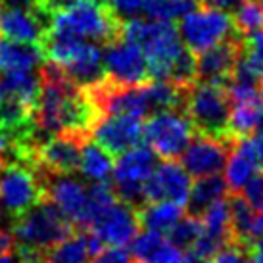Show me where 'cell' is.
<instances>
[{
    "label": "cell",
    "instance_id": "cell-1",
    "mask_svg": "<svg viewBox=\"0 0 263 263\" xmlns=\"http://www.w3.org/2000/svg\"><path fill=\"white\" fill-rule=\"evenodd\" d=\"M10 231L22 263H41L44 252L69 236L75 227L48 198H43L25 213L14 217Z\"/></svg>",
    "mask_w": 263,
    "mask_h": 263
},
{
    "label": "cell",
    "instance_id": "cell-2",
    "mask_svg": "<svg viewBox=\"0 0 263 263\" xmlns=\"http://www.w3.org/2000/svg\"><path fill=\"white\" fill-rule=\"evenodd\" d=\"M121 37L131 41L144 52L148 62V75L154 81H167L173 62L183 50V41L173 22L129 17L123 22Z\"/></svg>",
    "mask_w": 263,
    "mask_h": 263
},
{
    "label": "cell",
    "instance_id": "cell-3",
    "mask_svg": "<svg viewBox=\"0 0 263 263\" xmlns=\"http://www.w3.org/2000/svg\"><path fill=\"white\" fill-rule=\"evenodd\" d=\"M123 22L104 0H81L69 10L52 14L48 33L106 46L121 39Z\"/></svg>",
    "mask_w": 263,
    "mask_h": 263
},
{
    "label": "cell",
    "instance_id": "cell-4",
    "mask_svg": "<svg viewBox=\"0 0 263 263\" xmlns=\"http://www.w3.org/2000/svg\"><path fill=\"white\" fill-rule=\"evenodd\" d=\"M183 110L190 117L196 133L210 137H229L231 119V98L225 85L194 83L184 92Z\"/></svg>",
    "mask_w": 263,
    "mask_h": 263
},
{
    "label": "cell",
    "instance_id": "cell-5",
    "mask_svg": "<svg viewBox=\"0 0 263 263\" xmlns=\"http://www.w3.org/2000/svg\"><path fill=\"white\" fill-rule=\"evenodd\" d=\"M194 133L196 129L183 108L156 111L142 125V139L161 160H179Z\"/></svg>",
    "mask_w": 263,
    "mask_h": 263
},
{
    "label": "cell",
    "instance_id": "cell-6",
    "mask_svg": "<svg viewBox=\"0 0 263 263\" xmlns=\"http://www.w3.org/2000/svg\"><path fill=\"white\" fill-rule=\"evenodd\" d=\"M43 198V177L37 165L20 161L0 165V205L10 219L25 213Z\"/></svg>",
    "mask_w": 263,
    "mask_h": 263
},
{
    "label": "cell",
    "instance_id": "cell-7",
    "mask_svg": "<svg viewBox=\"0 0 263 263\" xmlns=\"http://www.w3.org/2000/svg\"><path fill=\"white\" fill-rule=\"evenodd\" d=\"M156 163H158V156L148 144L146 146L137 144L119 154V160L114 163V171H111V179H114L111 186L116 190L117 198L140 210L146 204L144 183L154 173Z\"/></svg>",
    "mask_w": 263,
    "mask_h": 263
},
{
    "label": "cell",
    "instance_id": "cell-8",
    "mask_svg": "<svg viewBox=\"0 0 263 263\" xmlns=\"http://www.w3.org/2000/svg\"><path fill=\"white\" fill-rule=\"evenodd\" d=\"M177 31L183 44L192 54H200L236 35L233 15L223 10L205 6H198L196 10L183 15Z\"/></svg>",
    "mask_w": 263,
    "mask_h": 263
},
{
    "label": "cell",
    "instance_id": "cell-9",
    "mask_svg": "<svg viewBox=\"0 0 263 263\" xmlns=\"http://www.w3.org/2000/svg\"><path fill=\"white\" fill-rule=\"evenodd\" d=\"M236 135L229 137H210L204 133H194L189 146L181 154L183 167L189 171L190 177H205L219 173L225 167L227 158L233 144L236 142Z\"/></svg>",
    "mask_w": 263,
    "mask_h": 263
},
{
    "label": "cell",
    "instance_id": "cell-10",
    "mask_svg": "<svg viewBox=\"0 0 263 263\" xmlns=\"http://www.w3.org/2000/svg\"><path fill=\"white\" fill-rule=\"evenodd\" d=\"M106 77L117 85H142L150 81L144 52L127 39H117L102 46Z\"/></svg>",
    "mask_w": 263,
    "mask_h": 263
},
{
    "label": "cell",
    "instance_id": "cell-11",
    "mask_svg": "<svg viewBox=\"0 0 263 263\" xmlns=\"http://www.w3.org/2000/svg\"><path fill=\"white\" fill-rule=\"evenodd\" d=\"M39 171L43 177L44 198H48L52 204L73 223L75 229H83L88 202L87 184L75 179L73 175H58V173H50L43 167H39Z\"/></svg>",
    "mask_w": 263,
    "mask_h": 263
},
{
    "label": "cell",
    "instance_id": "cell-12",
    "mask_svg": "<svg viewBox=\"0 0 263 263\" xmlns=\"http://www.w3.org/2000/svg\"><path fill=\"white\" fill-rule=\"evenodd\" d=\"M87 135L79 133H58L39 139L35 148V163L58 175H73L79 169L81 146Z\"/></svg>",
    "mask_w": 263,
    "mask_h": 263
},
{
    "label": "cell",
    "instance_id": "cell-13",
    "mask_svg": "<svg viewBox=\"0 0 263 263\" xmlns=\"http://www.w3.org/2000/svg\"><path fill=\"white\" fill-rule=\"evenodd\" d=\"M144 119L129 114H111L102 116L90 131V139L98 142L111 156H119L125 150L137 146L142 140Z\"/></svg>",
    "mask_w": 263,
    "mask_h": 263
},
{
    "label": "cell",
    "instance_id": "cell-14",
    "mask_svg": "<svg viewBox=\"0 0 263 263\" xmlns=\"http://www.w3.org/2000/svg\"><path fill=\"white\" fill-rule=\"evenodd\" d=\"M242 35H233L223 43L196 54V81L227 85L233 77L236 62L242 54Z\"/></svg>",
    "mask_w": 263,
    "mask_h": 263
},
{
    "label": "cell",
    "instance_id": "cell-15",
    "mask_svg": "<svg viewBox=\"0 0 263 263\" xmlns=\"http://www.w3.org/2000/svg\"><path fill=\"white\" fill-rule=\"evenodd\" d=\"M139 210L123 200H117L96 219L90 231L102 240L104 246H129L140 233Z\"/></svg>",
    "mask_w": 263,
    "mask_h": 263
},
{
    "label": "cell",
    "instance_id": "cell-16",
    "mask_svg": "<svg viewBox=\"0 0 263 263\" xmlns=\"http://www.w3.org/2000/svg\"><path fill=\"white\" fill-rule=\"evenodd\" d=\"M190 186L192 181L189 171L177 160H163V163L156 165L154 173L144 183V200L146 204L169 200L184 208L190 194Z\"/></svg>",
    "mask_w": 263,
    "mask_h": 263
},
{
    "label": "cell",
    "instance_id": "cell-17",
    "mask_svg": "<svg viewBox=\"0 0 263 263\" xmlns=\"http://www.w3.org/2000/svg\"><path fill=\"white\" fill-rule=\"evenodd\" d=\"M50 14L43 8L35 10H17V8H0V37L15 43L41 46L46 31L50 27Z\"/></svg>",
    "mask_w": 263,
    "mask_h": 263
},
{
    "label": "cell",
    "instance_id": "cell-18",
    "mask_svg": "<svg viewBox=\"0 0 263 263\" xmlns=\"http://www.w3.org/2000/svg\"><path fill=\"white\" fill-rule=\"evenodd\" d=\"M102 248V240L90 229H75L69 236L46 250L41 263H90Z\"/></svg>",
    "mask_w": 263,
    "mask_h": 263
},
{
    "label": "cell",
    "instance_id": "cell-19",
    "mask_svg": "<svg viewBox=\"0 0 263 263\" xmlns=\"http://www.w3.org/2000/svg\"><path fill=\"white\" fill-rule=\"evenodd\" d=\"M227 200H229V213H231L233 242L250 250L254 240L263 233V212L250 204L242 192L227 194Z\"/></svg>",
    "mask_w": 263,
    "mask_h": 263
},
{
    "label": "cell",
    "instance_id": "cell-20",
    "mask_svg": "<svg viewBox=\"0 0 263 263\" xmlns=\"http://www.w3.org/2000/svg\"><path fill=\"white\" fill-rule=\"evenodd\" d=\"M259 171L252 139H236L225 163V183L229 194L242 192L252 177Z\"/></svg>",
    "mask_w": 263,
    "mask_h": 263
},
{
    "label": "cell",
    "instance_id": "cell-21",
    "mask_svg": "<svg viewBox=\"0 0 263 263\" xmlns=\"http://www.w3.org/2000/svg\"><path fill=\"white\" fill-rule=\"evenodd\" d=\"M131 244V254L137 263H181L184 257L183 250L158 231L144 229V233L137 234Z\"/></svg>",
    "mask_w": 263,
    "mask_h": 263
},
{
    "label": "cell",
    "instance_id": "cell-22",
    "mask_svg": "<svg viewBox=\"0 0 263 263\" xmlns=\"http://www.w3.org/2000/svg\"><path fill=\"white\" fill-rule=\"evenodd\" d=\"M0 92L4 100L20 104L29 110H37L39 95H41V75L37 69L2 73L0 75Z\"/></svg>",
    "mask_w": 263,
    "mask_h": 263
},
{
    "label": "cell",
    "instance_id": "cell-23",
    "mask_svg": "<svg viewBox=\"0 0 263 263\" xmlns=\"http://www.w3.org/2000/svg\"><path fill=\"white\" fill-rule=\"evenodd\" d=\"M41 64H43V54L39 46L0 37V75L8 71L39 69Z\"/></svg>",
    "mask_w": 263,
    "mask_h": 263
},
{
    "label": "cell",
    "instance_id": "cell-24",
    "mask_svg": "<svg viewBox=\"0 0 263 263\" xmlns=\"http://www.w3.org/2000/svg\"><path fill=\"white\" fill-rule=\"evenodd\" d=\"M114 156L108 150H104L98 142L88 137L83 146H81L79 156V171L90 183H104L111 177L114 171Z\"/></svg>",
    "mask_w": 263,
    "mask_h": 263
},
{
    "label": "cell",
    "instance_id": "cell-25",
    "mask_svg": "<svg viewBox=\"0 0 263 263\" xmlns=\"http://www.w3.org/2000/svg\"><path fill=\"white\" fill-rule=\"evenodd\" d=\"M227 194H229V190H227L225 177H221L219 173L198 177L196 183L190 186V194L189 200H186V205H184V212L200 217L208 205H212L219 198H225Z\"/></svg>",
    "mask_w": 263,
    "mask_h": 263
},
{
    "label": "cell",
    "instance_id": "cell-26",
    "mask_svg": "<svg viewBox=\"0 0 263 263\" xmlns=\"http://www.w3.org/2000/svg\"><path fill=\"white\" fill-rule=\"evenodd\" d=\"M184 213L183 205L160 200V202H148L139 210V221L142 229L148 231H158V233H169L177 221L181 219Z\"/></svg>",
    "mask_w": 263,
    "mask_h": 263
},
{
    "label": "cell",
    "instance_id": "cell-27",
    "mask_svg": "<svg viewBox=\"0 0 263 263\" xmlns=\"http://www.w3.org/2000/svg\"><path fill=\"white\" fill-rule=\"evenodd\" d=\"M200 6V0H146L144 14L150 20L175 22Z\"/></svg>",
    "mask_w": 263,
    "mask_h": 263
},
{
    "label": "cell",
    "instance_id": "cell-28",
    "mask_svg": "<svg viewBox=\"0 0 263 263\" xmlns=\"http://www.w3.org/2000/svg\"><path fill=\"white\" fill-rule=\"evenodd\" d=\"M234 29L242 37L263 29V6L257 0H242V4L234 10Z\"/></svg>",
    "mask_w": 263,
    "mask_h": 263
},
{
    "label": "cell",
    "instance_id": "cell-29",
    "mask_svg": "<svg viewBox=\"0 0 263 263\" xmlns=\"http://www.w3.org/2000/svg\"><path fill=\"white\" fill-rule=\"evenodd\" d=\"M167 234L169 240L173 242L177 248L190 250L194 246V242L198 240V236L202 234V219L198 215H192V213L181 215V219L177 221Z\"/></svg>",
    "mask_w": 263,
    "mask_h": 263
},
{
    "label": "cell",
    "instance_id": "cell-30",
    "mask_svg": "<svg viewBox=\"0 0 263 263\" xmlns=\"http://www.w3.org/2000/svg\"><path fill=\"white\" fill-rule=\"evenodd\" d=\"M210 259H212V263H248L250 250H246L236 242H229L221 250H217Z\"/></svg>",
    "mask_w": 263,
    "mask_h": 263
},
{
    "label": "cell",
    "instance_id": "cell-31",
    "mask_svg": "<svg viewBox=\"0 0 263 263\" xmlns=\"http://www.w3.org/2000/svg\"><path fill=\"white\" fill-rule=\"evenodd\" d=\"M104 2H106L121 20H129V17L139 15L140 12L144 10V4H146V0H104Z\"/></svg>",
    "mask_w": 263,
    "mask_h": 263
},
{
    "label": "cell",
    "instance_id": "cell-32",
    "mask_svg": "<svg viewBox=\"0 0 263 263\" xmlns=\"http://www.w3.org/2000/svg\"><path fill=\"white\" fill-rule=\"evenodd\" d=\"M92 263H135V257L127 248L121 246H110L106 250H100L95 257Z\"/></svg>",
    "mask_w": 263,
    "mask_h": 263
},
{
    "label": "cell",
    "instance_id": "cell-33",
    "mask_svg": "<svg viewBox=\"0 0 263 263\" xmlns=\"http://www.w3.org/2000/svg\"><path fill=\"white\" fill-rule=\"evenodd\" d=\"M242 194L254 208L263 212V171H257L256 175L250 179L246 186L242 189Z\"/></svg>",
    "mask_w": 263,
    "mask_h": 263
},
{
    "label": "cell",
    "instance_id": "cell-34",
    "mask_svg": "<svg viewBox=\"0 0 263 263\" xmlns=\"http://www.w3.org/2000/svg\"><path fill=\"white\" fill-rule=\"evenodd\" d=\"M81 0H39L37 4L43 8L46 14H56V12H64V10H69L71 6H75Z\"/></svg>",
    "mask_w": 263,
    "mask_h": 263
},
{
    "label": "cell",
    "instance_id": "cell-35",
    "mask_svg": "<svg viewBox=\"0 0 263 263\" xmlns=\"http://www.w3.org/2000/svg\"><path fill=\"white\" fill-rule=\"evenodd\" d=\"M242 4V0H200V6L215 8V10H223V12H233Z\"/></svg>",
    "mask_w": 263,
    "mask_h": 263
},
{
    "label": "cell",
    "instance_id": "cell-36",
    "mask_svg": "<svg viewBox=\"0 0 263 263\" xmlns=\"http://www.w3.org/2000/svg\"><path fill=\"white\" fill-rule=\"evenodd\" d=\"M14 250H15V242H14V236H12V231L0 227V256L2 254H10Z\"/></svg>",
    "mask_w": 263,
    "mask_h": 263
},
{
    "label": "cell",
    "instance_id": "cell-37",
    "mask_svg": "<svg viewBox=\"0 0 263 263\" xmlns=\"http://www.w3.org/2000/svg\"><path fill=\"white\" fill-rule=\"evenodd\" d=\"M250 139H252V137H250ZM252 146H254V152H256L259 169H263V135H256V137L252 139Z\"/></svg>",
    "mask_w": 263,
    "mask_h": 263
},
{
    "label": "cell",
    "instance_id": "cell-38",
    "mask_svg": "<svg viewBox=\"0 0 263 263\" xmlns=\"http://www.w3.org/2000/svg\"><path fill=\"white\" fill-rule=\"evenodd\" d=\"M250 254L252 256H257L263 259V233L257 236L256 240H254V244H252V248H250Z\"/></svg>",
    "mask_w": 263,
    "mask_h": 263
},
{
    "label": "cell",
    "instance_id": "cell-39",
    "mask_svg": "<svg viewBox=\"0 0 263 263\" xmlns=\"http://www.w3.org/2000/svg\"><path fill=\"white\" fill-rule=\"evenodd\" d=\"M0 263H22L20 256H17V252H10V254H2L0 256Z\"/></svg>",
    "mask_w": 263,
    "mask_h": 263
},
{
    "label": "cell",
    "instance_id": "cell-40",
    "mask_svg": "<svg viewBox=\"0 0 263 263\" xmlns=\"http://www.w3.org/2000/svg\"><path fill=\"white\" fill-rule=\"evenodd\" d=\"M181 263H208V259H202V257L190 254V256L183 257V259H181Z\"/></svg>",
    "mask_w": 263,
    "mask_h": 263
},
{
    "label": "cell",
    "instance_id": "cell-41",
    "mask_svg": "<svg viewBox=\"0 0 263 263\" xmlns=\"http://www.w3.org/2000/svg\"><path fill=\"white\" fill-rule=\"evenodd\" d=\"M256 135H263V108H261V114H259V121H257V127H256Z\"/></svg>",
    "mask_w": 263,
    "mask_h": 263
},
{
    "label": "cell",
    "instance_id": "cell-42",
    "mask_svg": "<svg viewBox=\"0 0 263 263\" xmlns=\"http://www.w3.org/2000/svg\"><path fill=\"white\" fill-rule=\"evenodd\" d=\"M248 263H263V259H261V257L252 256V254H250V259H248Z\"/></svg>",
    "mask_w": 263,
    "mask_h": 263
},
{
    "label": "cell",
    "instance_id": "cell-43",
    "mask_svg": "<svg viewBox=\"0 0 263 263\" xmlns=\"http://www.w3.org/2000/svg\"><path fill=\"white\" fill-rule=\"evenodd\" d=\"M0 104H2V92H0Z\"/></svg>",
    "mask_w": 263,
    "mask_h": 263
},
{
    "label": "cell",
    "instance_id": "cell-44",
    "mask_svg": "<svg viewBox=\"0 0 263 263\" xmlns=\"http://www.w3.org/2000/svg\"><path fill=\"white\" fill-rule=\"evenodd\" d=\"M0 215H2V205H0Z\"/></svg>",
    "mask_w": 263,
    "mask_h": 263
},
{
    "label": "cell",
    "instance_id": "cell-45",
    "mask_svg": "<svg viewBox=\"0 0 263 263\" xmlns=\"http://www.w3.org/2000/svg\"><path fill=\"white\" fill-rule=\"evenodd\" d=\"M0 165H2V158H0Z\"/></svg>",
    "mask_w": 263,
    "mask_h": 263
},
{
    "label": "cell",
    "instance_id": "cell-46",
    "mask_svg": "<svg viewBox=\"0 0 263 263\" xmlns=\"http://www.w3.org/2000/svg\"><path fill=\"white\" fill-rule=\"evenodd\" d=\"M135 263H137V261H135Z\"/></svg>",
    "mask_w": 263,
    "mask_h": 263
}]
</instances>
